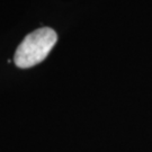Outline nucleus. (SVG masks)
I'll use <instances>...</instances> for the list:
<instances>
[{"label": "nucleus", "mask_w": 152, "mask_h": 152, "mask_svg": "<svg viewBox=\"0 0 152 152\" xmlns=\"http://www.w3.org/2000/svg\"><path fill=\"white\" fill-rule=\"evenodd\" d=\"M56 41V33L50 27L38 28L29 33L15 52V64L18 68L27 69L41 63L49 55Z\"/></svg>", "instance_id": "1"}]
</instances>
